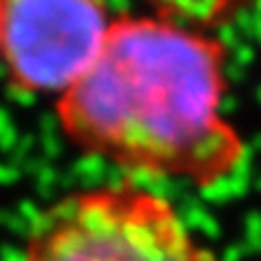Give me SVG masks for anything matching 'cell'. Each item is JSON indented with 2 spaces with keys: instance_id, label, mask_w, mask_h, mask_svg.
<instances>
[{
  "instance_id": "obj_1",
  "label": "cell",
  "mask_w": 261,
  "mask_h": 261,
  "mask_svg": "<svg viewBox=\"0 0 261 261\" xmlns=\"http://www.w3.org/2000/svg\"><path fill=\"white\" fill-rule=\"evenodd\" d=\"M225 94L220 39L170 16H115L101 55L58 96L55 113L85 156L213 188L245 163Z\"/></svg>"
},
{
  "instance_id": "obj_2",
  "label": "cell",
  "mask_w": 261,
  "mask_h": 261,
  "mask_svg": "<svg viewBox=\"0 0 261 261\" xmlns=\"http://www.w3.org/2000/svg\"><path fill=\"white\" fill-rule=\"evenodd\" d=\"M21 261H216L165 197L133 184L64 195L35 220Z\"/></svg>"
},
{
  "instance_id": "obj_3",
  "label": "cell",
  "mask_w": 261,
  "mask_h": 261,
  "mask_svg": "<svg viewBox=\"0 0 261 261\" xmlns=\"http://www.w3.org/2000/svg\"><path fill=\"white\" fill-rule=\"evenodd\" d=\"M115 16L106 0H3V55L23 92L62 94L87 73Z\"/></svg>"
},
{
  "instance_id": "obj_4",
  "label": "cell",
  "mask_w": 261,
  "mask_h": 261,
  "mask_svg": "<svg viewBox=\"0 0 261 261\" xmlns=\"http://www.w3.org/2000/svg\"><path fill=\"white\" fill-rule=\"evenodd\" d=\"M0 50H3V0H0Z\"/></svg>"
}]
</instances>
